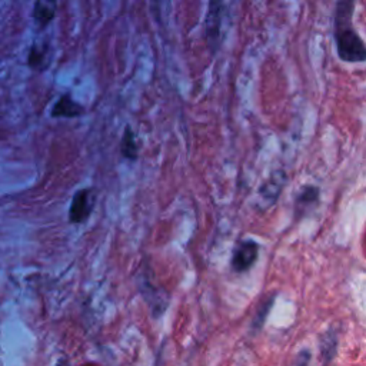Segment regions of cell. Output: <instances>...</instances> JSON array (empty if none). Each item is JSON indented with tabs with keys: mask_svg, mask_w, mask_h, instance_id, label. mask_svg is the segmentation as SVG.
Listing matches in <instances>:
<instances>
[{
	"mask_svg": "<svg viewBox=\"0 0 366 366\" xmlns=\"http://www.w3.org/2000/svg\"><path fill=\"white\" fill-rule=\"evenodd\" d=\"M355 0H336L333 36L337 56L347 63L366 62V45L353 28Z\"/></svg>",
	"mask_w": 366,
	"mask_h": 366,
	"instance_id": "obj_1",
	"label": "cell"
},
{
	"mask_svg": "<svg viewBox=\"0 0 366 366\" xmlns=\"http://www.w3.org/2000/svg\"><path fill=\"white\" fill-rule=\"evenodd\" d=\"M222 10H223V0H209V8L205 19V28H206V42L212 54H215L221 45Z\"/></svg>",
	"mask_w": 366,
	"mask_h": 366,
	"instance_id": "obj_2",
	"label": "cell"
},
{
	"mask_svg": "<svg viewBox=\"0 0 366 366\" xmlns=\"http://www.w3.org/2000/svg\"><path fill=\"white\" fill-rule=\"evenodd\" d=\"M286 183V175L282 170L275 172L268 180L264 182V185L259 188L256 196V207L260 211H266L273 203H276L279 195Z\"/></svg>",
	"mask_w": 366,
	"mask_h": 366,
	"instance_id": "obj_3",
	"label": "cell"
},
{
	"mask_svg": "<svg viewBox=\"0 0 366 366\" xmlns=\"http://www.w3.org/2000/svg\"><path fill=\"white\" fill-rule=\"evenodd\" d=\"M259 245L255 241H242L233 250L232 268L234 272H248L257 260Z\"/></svg>",
	"mask_w": 366,
	"mask_h": 366,
	"instance_id": "obj_4",
	"label": "cell"
},
{
	"mask_svg": "<svg viewBox=\"0 0 366 366\" xmlns=\"http://www.w3.org/2000/svg\"><path fill=\"white\" fill-rule=\"evenodd\" d=\"M83 115L85 108L81 103H77L70 93H63L50 111V116L55 119H74Z\"/></svg>",
	"mask_w": 366,
	"mask_h": 366,
	"instance_id": "obj_5",
	"label": "cell"
},
{
	"mask_svg": "<svg viewBox=\"0 0 366 366\" xmlns=\"http://www.w3.org/2000/svg\"><path fill=\"white\" fill-rule=\"evenodd\" d=\"M92 191L90 189H81L77 191L73 196L72 205H70V221L73 223H82L89 218L93 209V202H90Z\"/></svg>",
	"mask_w": 366,
	"mask_h": 366,
	"instance_id": "obj_6",
	"label": "cell"
},
{
	"mask_svg": "<svg viewBox=\"0 0 366 366\" xmlns=\"http://www.w3.org/2000/svg\"><path fill=\"white\" fill-rule=\"evenodd\" d=\"M51 55L50 45L45 42H35L28 55V66L35 72H45L50 66Z\"/></svg>",
	"mask_w": 366,
	"mask_h": 366,
	"instance_id": "obj_7",
	"label": "cell"
},
{
	"mask_svg": "<svg viewBox=\"0 0 366 366\" xmlns=\"http://www.w3.org/2000/svg\"><path fill=\"white\" fill-rule=\"evenodd\" d=\"M56 12H58L56 0H35L32 16L43 28V26H47L56 17Z\"/></svg>",
	"mask_w": 366,
	"mask_h": 366,
	"instance_id": "obj_8",
	"label": "cell"
},
{
	"mask_svg": "<svg viewBox=\"0 0 366 366\" xmlns=\"http://www.w3.org/2000/svg\"><path fill=\"white\" fill-rule=\"evenodd\" d=\"M120 153L123 158L130 159V161H136L139 156V146L136 142V135L134 132V129L129 125L123 130V136L120 141Z\"/></svg>",
	"mask_w": 366,
	"mask_h": 366,
	"instance_id": "obj_9",
	"label": "cell"
},
{
	"mask_svg": "<svg viewBox=\"0 0 366 366\" xmlns=\"http://www.w3.org/2000/svg\"><path fill=\"white\" fill-rule=\"evenodd\" d=\"M319 196V191L318 188H313V186H306L301 191L299 196L296 198V211L302 212L305 211V207L310 203H315L318 200Z\"/></svg>",
	"mask_w": 366,
	"mask_h": 366,
	"instance_id": "obj_10",
	"label": "cell"
},
{
	"mask_svg": "<svg viewBox=\"0 0 366 366\" xmlns=\"http://www.w3.org/2000/svg\"><path fill=\"white\" fill-rule=\"evenodd\" d=\"M272 302H273V299H271V301H268V302H265L262 306H260V309H259V312H257V315L255 317V319H253V328L255 329H259V328H262V325H264V322H265V319H266V313L269 312V309L272 308Z\"/></svg>",
	"mask_w": 366,
	"mask_h": 366,
	"instance_id": "obj_11",
	"label": "cell"
}]
</instances>
